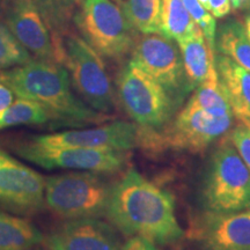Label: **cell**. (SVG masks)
Wrapping results in <instances>:
<instances>
[{"label":"cell","mask_w":250,"mask_h":250,"mask_svg":"<svg viewBox=\"0 0 250 250\" xmlns=\"http://www.w3.org/2000/svg\"><path fill=\"white\" fill-rule=\"evenodd\" d=\"M45 250H120L121 237L100 218L64 220L43 237Z\"/></svg>","instance_id":"13"},{"label":"cell","mask_w":250,"mask_h":250,"mask_svg":"<svg viewBox=\"0 0 250 250\" xmlns=\"http://www.w3.org/2000/svg\"><path fill=\"white\" fill-rule=\"evenodd\" d=\"M234 9L245 8L250 5V0H230Z\"/></svg>","instance_id":"30"},{"label":"cell","mask_w":250,"mask_h":250,"mask_svg":"<svg viewBox=\"0 0 250 250\" xmlns=\"http://www.w3.org/2000/svg\"><path fill=\"white\" fill-rule=\"evenodd\" d=\"M229 139L234 147L241 156L248 169L250 170V123L242 122L237 124L230 132Z\"/></svg>","instance_id":"26"},{"label":"cell","mask_w":250,"mask_h":250,"mask_svg":"<svg viewBox=\"0 0 250 250\" xmlns=\"http://www.w3.org/2000/svg\"><path fill=\"white\" fill-rule=\"evenodd\" d=\"M105 217L124 235L143 236L158 245H169L184 235L173 196L134 168L111 186Z\"/></svg>","instance_id":"1"},{"label":"cell","mask_w":250,"mask_h":250,"mask_svg":"<svg viewBox=\"0 0 250 250\" xmlns=\"http://www.w3.org/2000/svg\"><path fill=\"white\" fill-rule=\"evenodd\" d=\"M230 12V0H210V13L214 18H224Z\"/></svg>","instance_id":"28"},{"label":"cell","mask_w":250,"mask_h":250,"mask_svg":"<svg viewBox=\"0 0 250 250\" xmlns=\"http://www.w3.org/2000/svg\"><path fill=\"white\" fill-rule=\"evenodd\" d=\"M0 81L18 98L39 103L56 126L83 127L111 118L78 98L72 90L67 70L59 62L30 61L0 73Z\"/></svg>","instance_id":"2"},{"label":"cell","mask_w":250,"mask_h":250,"mask_svg":"<svg viewBox=\"0 0 250 250\" xmlns=\"http://www.w3.org/2000/svg\"><path fill=\"white\" fill-rule=\"evenodd\" d=\"M116 1H118V2H123L124 0H116Z\"/></svg>","instance_id":"33"},{"label":"cell","mask_w":250,"mask_h":250,"mask_svg":"<svg viewBox=\"0 0 250 250\" xmlns=\"http://www.w3.org/2000/svg\"><path fill=\"white\" fill-rule=\"evenodd\" d=\"M191 235L208 250H250V208L235 212L203 215Z\"/></svg>","instance_id":"14"},{"label":"cell","mask_w":250,"mask_h":250,"mask_svg":"<svg viewBox=\"0 0 250 250\" xmlns=\"http://www.w3.org/2000/svg\"><path fill=\"white\" fill-rule=\"evenodd\" d=\"M183 4L195 22L202 29L208 45L213 49L215 40V19L213 15L203 7L198 0H183Z\"/></svg>","instance_id":"25"},{"label":"cell","mask_w":250,"mask_h":250,"mask_svg":"<svg viewBox=\"0 0 250 250\" xmlns=\"http://www.w3.org/2000/svg\"><path fill=\"white\" fill-rule=\"evenodd\" d=\"M198 1L203 7L206 8L208 12H210V0H198Z\"/></svg>","instance_id":"32"},{"label":"cell","mask_w":250,"mask_h":250,"mask_svg":"<svg viewBox=\"0 0 250 250\" xmlns=\"http://www.w3.org/2000/svg\"><path fill=\"white\" fill-rule=\"evenodd\" d=\"M123 13L142 34H160L162 0H126Z\"/></svg>","instance_id":"23"},{"label":"cell","mask_w":250,"mask_h":250,"mask_svg":"<svg viewBox=\"0 0 250 250\" xmlns=\"http://www.w3.org/2000/svg\"><path fill=\"white\" fill-rule=\"evenodd\" d=\"M7 23L29 54L41 61L56 62V40H52L34 0H13Z\"/></svg>","instance_id":"15"},{"label":"cell","mask_w":250,"mask_h":250,"mask_svg":"<svg viewBox=\"0 0 250 250\" xmlns=\"http://www.w3.org/2000/svg\"><path fill=\"white\" fill-rule=\"evenodd\" d=\"M31 56L17 40L12 31L0 24V70L27 64Z\"/></svg>","instance_id":"24"},{"label":"cell","mask_w":250,"mask_h":250,"mask_svg":"<svg viewBox=\"0 0 250 250\" xmlns=\"http://www.w3.org/2000/svg\"><path fill=\"white\" fill-rule=\"evenodd\" d=\"M131 62L158 81L171 98L181 95L187 85H191L186 78L180 48L162 34H143L136 40Z\"/></svg>","instance_id":"10"},{"label":"cell","mask_w":250,"mask_h":250,"mask_svg":"<svg viewBox=\"0 0 250 250\" xmlns=\"http://www.w3.org/2000/svg\"><path fill=\"white\" fill-rule=\"evenodd\" d=\"M59 64L68 72L73 88L83 101L101 114L115 108L114 92L101 56L85 40L71 34L62 41Z\"/></svg>","instance_id":"6"},{"label":"cell","mask_w":250,"mask_h":250,"mask_svg":"<svg viewBox=\"0 0 250 250\" xmlns=\"http://www.w3.org/2000/svg\"><path fill=\"white\" fill-rule=\"evenodd\" d=\"M202 30L191 18L183 0H162L160 34L183 42Z\"/></svg>","instance_id":"19"},{"label":"cell","mask_w":250,"mask_h":250,"mask_svg":"<svg viewBox=\"0 0 250 250\" xmlns=\"http://www.w3.org/2000/svg\"><path fill=\"white\" fill-rule=\"evenodd\" d=\"M15 153L41 168L92 171L112 174L120 171L126 164L129 154L124 151L81 147H46L29 139L21 140L14 147Z\"/></svg>","instance_id":"9"},{"label":"cell","mask_w":250,"mask_h":250,"mask_svg":"<svg viewBox=\"0 0 250 250\" xmlns=\"http://www.w3.org/2000/svg\"><path fill=\"white\" fill-rule=\"evenodd\" d=\"M117 89L124 110L139 129L158 131L169 122L173 98L133 62H127L121 71Z\"/></svg>","instance_id":"8"},{"label":"cell","mask_w":250,"mask_h":250,"mask_svg":"<svg viewBox=\"0 0 250 250\" xmlns=\"http://www.w3.org/2000/svg\"><path fill=\"white\" fill-rule=\"evenodd\" d=\"M13 92L0 81V112L6 110L13 103Z\"/></svg>","instance_id":"29"},{"label":"cell","mask_w":250,"mask_h":250,"mask_svg":"<svg viewBox=\"0 0 250 250\" xmlns=\"http://www.w3.org/2000/svg\"><path fill=\"white\" fill-rule=\"evenodd\" d=\"M0 205L20 215L36 214L45 206V177L1 148Z\"/></svg>","instance_id":"11"},{"label":"cell","mask_w":250,"mask_h":250,"mask_svg":"<svg viewBox=\"0 0 250 250\" xmlns=\"http://www.w3.org/2000/svg\"><path fill=\"white\" fill-rule=\"evenodd\" d=\"M193 102L213 117L234 116L223 86L219 81L217 67H213L206 79L197 86L196 92L190 98Z\"/></svg>","instance_id":"20"},{"label":"cell","mask_w":250,"mask_h":250,"mask_svg":"<svg viewBox=\"0 0 250 250\" xmlns=\"http://www.w3.org/2000/svg\"><path fill=\"white\" fill-rule=\"evenodd\" d=\"M215 67L233 114L250 122V72L224 55L215 59Z\"/></svg>","instance_id":"16"},{"label":"cell","mask_w":250,"mask_h":250,"mask_svg":"<svg viewBox=\"0 0 250 250\" xmlns=\"http://www.w3.org/2000/svg\"><path fill=\"white\" fill-rule=\"evenodd\" d=\"M177 44L188 80L192 86L197 87L208 78L210 71L215 66L213 49L208 45L202 30Z\"/></svg>","instance_id":"17"},{"label":"cell","mask_w":250,"mask_h":250,"mask_svg":"<svg viewBox=\"0 0 250 250\" xmlns=\"http://www.w3.org/2000/svg\"><path fill=\"white\" fill-rule=\"evenodd\" d=\"M249 123H250V122H249Z\"/></svg>","instance_id":"34"},{"label":"cell","mask_w":250,"mask_h":250,"mask_svg":"<svg viewBox=\"0 0 250 250\" xmlns=\"http://www.w3.org/2000/svg\"><path fill=\"white\" fill-rule=\"evenodd\" d=\"M202 197L210 212L225 213L250 208V170L229 138L211 156Z\"/></svg>","instance_id":"5"},{"label":"cell","mask_w":250,"mask_h":250,"mask_svg":"<svg viewBox=\"0 0 250 250\" xmlns=\"http://www.w3.org/2000/svg\"><path fill=\"white\" fill-rule=\"evenodd\" d=\"M218 49L240 66L250 72V39L246 27L237 21L221 26L218 36Z\"/></svg>","instance_id":"21"},{"label":"cell","mask_w":250,"mask_h":250,"mask_svg":"<svg viewBox=\"0 0 250 250\" xmlns=\"http://www.w3.org/2000/svg\"><path fill=\"white\" fill-rule=\"evenodd\" d=\"M233 125V116L213 117L203 111L191 99L171 123L161 130L139 129L138 146L148 152H201L224 136Z\"/></svg>","instance_id":"3"},{"label":"cell","mask_w":250,"mask_h":250,"mask_svg":"<svg viewBox=\"0 0 250 250\" xmlns=\"http://www.w3.org/2000/svg\"><path fill=\"white\" fill-rule=\"evenodd\" d=\"M139 127L126 121H112L93 127L72 129L55 133L36 134L30 142L46 147H81L131 151L138 147Z\"/></svg>","instance_id":"12"},{"label":"cell","mask_w":250,"mask_h":250,"mask_svg":"<svg viewBox=\"0 0 250 250\" xmlns=\"http://www.w3.org/2000/svg\"><path fill=\"white\" fill-rule=\"evenodd\" d=\"M246 30H247V34H248V36L250 39V13L246 17Z\"/></svg>","instance_id":"31"},{"label":"cell","mask_w":250,"mask_h":250,"mask_svg":"<svg viewBox=\"0 0 250 250\" xmlns=\"http://www.w3.org/2000/svg\"><path fill=\"white\" fill-rule=\"evenodd\" d=\"M76 23L83 39L103 57H124L136 42V29L111 0H83Z\"/></svg>","instance_id":"7"},{"label":"cell","mask_w":250,"mask_h":250,"mask_svg":"<svg viewBox=\"0 0 250 250\" xmlns=\"http://www.w3.org/2000/svg\"><path fill=\"white\" fill-rule=\"evenodd\" d=\"M42 232L26 218L0 208V250H34L43 242Z\"/></svg>","instance_id":"18"},{"label":"cell","mask_w":250,"mask_h":250,"mask_svg":"<svg viewBox=\"0 0 250 250\" xmlns=\"http://www.w3.org/2000/svg\"><path fill=\"white\" fill-rule=\"evenodd\" d=\"M51 123L48 112L39 103L19 98L0 112V131L18 126H36Z\"/></svg>","instance_id":"22"},{"label":"cell","mask_w":250,"mask_h":250,"mask_svg":"<svg viewBox=\"0 0 250 250\" xmlns=\"http://www.w3.org/2000/svg\"><path fill=\"white\" fill-rule=\"evenodd\" d=\"M120 250H160L154 242L143 236H131Z\"/></svg>","instance_id":"27"},{"label":"cell","mask_w":250,"mask_h":250,"mask_svg":"<svg viewBox=\"0 0 250 250\" xmlns=\"http://www.w3.org/2000/svg\"><path fill=\"white\" fill-rule=\"evenodd\" d=\"M111 186L92 171L73 170L45 179V206L62 220L101 218L107 212Z\"/></svg>","instance_id":"4"}]
</instances>
